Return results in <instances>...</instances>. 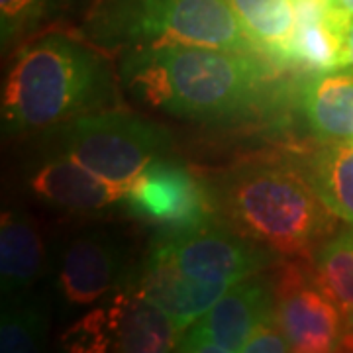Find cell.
<instances>
[{
	"label": "cell",
	"instance_id": "1",
	"mask_svg": "<svg viewBox=\"0 0 353 353\" xmlns=\"http://www.w3.org/2000/svg\"><path fill=\"white\" fill-rule=\"evenodd\" d=\"M255 53L199 46L128 50L120 63L132 99L194 122L232 120L253 108L269 81Z\"/></svg>",
	"mask_w": 353,
	"mask_h": 353
},
{
	"label": "cell",
	"instance_id": "2",
	"mask_svg": "<svg viewBox=\"0 0 353 353\" xmlns=\"http://www.w3.org/2000/svg\"><path fill=\"white\" fill-rule=\"evenodd\" d=\"M112 69L97 48L46 34L14 53L2 83V134L26 136L67 124L110 101Z\"/></svg>",
	"mask_w": 353,
	"mask_h": 353
},
{
	"label": "cell",
	"instance_id": "3",
	"mask_svg": "<svg viewBox=\"0 0 353 353\" xmlns=\"http://www.w3.org/2000/svg\"><path fill=\"white\" fill-rule=\"evenodd\" d=\"M228 224L283 259L314 263L332 230V212L306 176L273 165H253L226 176L218 190Z\"/></svg>",
	"mask_w": 353,
	"mask_h": 353
},
{
	"label": "cell",
	"instance_id": "4",
	"mask_svg": "<svg viewBox=\"0 0 353 353\" xmlns=\"http://www.w3.org/2000/svg\"><path fill=\"white\" fill-rule=\"evenodd\" d=\"M83 36L106 50L199 46L255 53L226 0H101Z\"/></svg>",
	"mask_w": 353,
	"mask_h": 353
},
{
	"label": "cell",
	"instance_id": "5",
	"mask_svg": "<svg viewBox=\"0 0 353 353\" xmlns=\"http://www.w3.org/2000/svg\"><path fill=\"white\" fill-rule=\"evenodd\" d=\"M169 130L120 110H94L61 128L57 148L102 179L128 189L153 161L169 152Z\"/></svg>",
	"mask_w": 353,
	"mask_h": 353
},
{
	"label": "cell",
	"instance_id": "6",
	"mask_svg": "<svg viewBox=\"0 0 353 353\" xmlns=\"http://www.w3.org/2000/svg\"><path fill=\"white\" fill-rule=\"evenodd\" d=\"M136 271L132 241L118 228H79L51 250L53 290L61 316H71L126 287Z\"/></svg>",
	"mask_w": 353,
	"mask_h": 353
},
{
	"label": "cell",
	"instance_id": "7",
	"mask_svg": "<svg viewBox=\"0 0 353 353\" xmlns=\"http://www.w3.org/2000/svg\"><path fill=\"white\" fill-rule=\"evenodd\" d=\"M179 336L171 318L128 283L77 318L61 345L77 353H163L176 350Z\"/></svg>",
	"mask_w": 353,
	"mask_h": 353
},
{
	"label": "cell",
	"instance_id": "8",
	"mask_svg": "<svg viewBox=\"0 0 353 353\" xmlns=\"http://www.w3.org/2000/svg\"><path fill=\"white\" fill-rule=\"evenodd\" d=\"M152 245L185 275L230 287L259 275L277 259L263 245L216 220L185 232L159 234Z\"/></svg>",
	"mask_w": 353,
	"mask_h": 353
},
{
	"label": "cell",
	"instance_id": "9",
	"mask_svg": "<svg viewBox=\"0 0 353 353\" xmlns=\"http://www.w3.org/2000/svg\"><path fill=\"white\" fill-rule=\"evenodd\" d=\"M128 212L161 234L185 232L214 220L218 196L183 165L157 159L124 194Z\"/></svg>",
	"mask_w": 353,
	"mask_h": 353
},
{
	"label": "cell",
	"instance_id": "10",
	"mask_svg": "<svg viewBox=\"0 0 353 353\" xmlns=\"http://www.w3.org/2000/svg\"><path fill=\"white\" fill-rule=\"evenodd\" d=\"M275 314V296L263 279L250 277L232 285L220 301L185 330L179 352L234 353L241 352L245 340L265 318Z\"/></svg>",
	"mask_w": 353,
	"mask_h": 353
},
{
	"label": "cell",
	"instance_id": "11",
	"mask_svg": "<svg viewBox=\"0 0 353 353\" xmlns=\"http://www.w3.org/2000/svg\"><path fill=\"white\" fill-rule=\"evenodd\" d=\"M132 283L171 318L179 334L212 308L230 289V285L204 283L185 275L153 245L139 263Z\"/></svg>",
	"mask_w": 353,
	"mask_h": 353
},
{
	"label": "cell",
	"instance_id": "12",
	"mask_svg": "<svg viewBox=\"0 0 353 353\" xmlns=\"http://www.w3.org/2000/svg\"><path fill=\"white\" fill-rule=\"evenodd\" d=\"M275 320L289 341L290 352H338L341 312L308 281L275 290Z\"/></svg>",
	"mask_w": 353,
	"mask_h": 353
},
{
	"label": "cell",
	"instance_id": "13",
	"mask_svg": "<svg viewBox=\"0 0 353 353\" xmlns=\"http://www.w3.org/2000/svg\"><path fill=\"white\" fill-rule=\"evenodd\" d=\"M28 187L39 201L67 212H99L124 201L126 190L102 179L65 153L51 155L28 175Z\"/></svg>",
	"mask_w": 353,
	"mask_h": 353
},
{
	"label": "cell",
	"instance_id": "14",
	"mask_svg": "<svg viewBox=\"0 0 353 353\" xmlns=\"http://www.w3.org/2000/svg\"><path fill=\"white\" fill-rule=\"evenodd\" d=\"M51 273V250L39 224L20 208H6L0 220L2 299L36 290Z\"/></svg>",
	"mask_w": 353,
	"mask_h": 353
},
{
	"label": "cell",
	"instance_id": "15",
	"mask_svg": "<svg viewBox=\"0 0 353 353\" xmlns=\"http://www.w3.org/2000/svg\"><path fill=\"white\" fill-rule=\"evenodd\" d=\"M308 126L328 143L353 141V71L320 73L303 90Z\"/></svg>",
	"mask_w": 353,
	"mask_h": 353
},
{
	"label": "cell",
	"instance_id": "16",
	"mask_svg": "<svg viewBox=\"0 0 353 353\" xmlns=\"http://www.w3.org/2000/svg\"><path fill=\"white\" fill-rule=\"evenodd\" d=\"M241 30L273 63H285L296 28L294 0H226Z\"/></svg>",
	"mask_w": 353,
	"mask_h": 353
},
{
	"label": "cell",
	"instance_id": "17",
	"mask_svg": "<svg viewBox=\"0 0 353 353\" xmlns=\"http://www.w3.org/2000/svg\"><path fill=\"white\" fill-rule=\"evenodd\" d=\"M50 301L38 290L2 299L0 352H41L50 338Z\"/></svg>",
	"mask_w": 353,
	"mask_h": 353
},
{
	"label": "cell",
	"instance_id": "18",
	"mask_svg": "<svg viewBox=\"0 0 353 353\" xmlns=\"http://www.w3.org/2000/svg\"><path fill=\"white\" fill-rule=\"evenodd\" d=\"M306 179L334 216L353 226V141H334L310 159Z\"/></svg>",
	"mask_w": 353,
	"mask_h": 353
},
{
	"label": "cell",
	"instance_id": "19",
	"mask_svg": "<svg viewBox=\"0 0 353 353\" xmlns=\"http://www.w3.org/2000/svg\"><path fill=\"white\" fill-rule=\"evenodd\" d=\"M312 285L324 296L350 312L353 308V226L326 240L314 255Z\"/></svg>",
	"mask_w": 353,
	"mask_h": 353
},
{
	"label": "cell",
	"instance_id": "20",
	"mask_svg": "<svg viewBox=\"0 0 353 353\" xmlns=\"http://www.w3.org/2000/svg\"><path fill=\"white\" fill-rule=\"evenodd\" d=\"M51 0H0V43L6 51L43 20Z\"/></svg>",
	"mask_w": 353,
	"mask_h": 353
},
{
	"label": "cell",
	"instance_id": "21",
	"mask_svg": "<svg viewBox=\"0 0 353 353\" xmlns=\"http://www.w3.org/2000/svg\"><path fill=\"white\" fill-rule=\"evenodd\" d=\"M290 352V345L285 334L279 328L275 314L265 318L263 322H259L252 336L245 340L241 353H285Z\"/></svg>",
	"mask_w": 353,
	"mask_h": 353
},
{
	"label": "cell",
	"instance_id": "22",
	"mask_svg": "<svg viewBox=\"0 0 353 353\" xmlns=\"http://www.w3.org/2000/svg\"><path fill=\"white\" fill-rule=\"evenodd\" d=\"M338 352H353V328H350V326H343V330H341Z\"/></svg>",
	"mask_w": 353,
	"mask_h": 353
},
{
	"label": "cell",
	"instance_id": "23",
	"mask_svg": "<svg viewBox=\"0 0 353 353\" xmlns=\"http://www.w3.org/2000/svg\"><path fill=\"white\" fill-rule=\"evenodd\" d=\"M347 69L353 71V18L347 26Z\"/></svg>",
	"mask_w": 353,
	"mask_h": 353
},
{
	"label": "cell",
	"instance_id": "24",
	"mask_svg": "<svg viewBox=\"0 0 353 353\" xmlns=\"http://www.w3.org/2000/svg\"><path fill=\"white\" fill-rule=\"evenodd\" d=\"M334 2L340 4L341 8H345L350 14H353V0H334Z\"/></svg>",
	"mask_w": 353,
	"mask_h": 353
},
{
	"label": "cell",
	"instance_id": "25",
	"mask_svg": "<svg viewBox=\"0 0 353 353\" xmlns=\"http://www.w3.org/2000/svg\"><path fill=\"white\" fill-rule=\"evenodd\" d=\"M345 326H350V328H353V308L350 310V312H345Z\"/></svg>",
	"mask_w": 353,
	"mask_h": 353
}]
</instances>
